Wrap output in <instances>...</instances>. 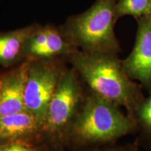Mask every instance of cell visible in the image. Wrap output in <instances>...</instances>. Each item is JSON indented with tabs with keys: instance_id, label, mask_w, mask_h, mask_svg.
<instances>
[{
	"instance_id": "13",
	"label": "cell",
	"mask_w": 151,
	"mask_h": 151,
	"mask_svg": "<svg viewBox=\"0 0 151 151\" xmlns=\"http://www.w3.org/2000/svg\"><path fill=\"white\" fill-rule=\"evenodd\" d=\"M55 148L43 141L18 140L3 143L0 151H52Z\"/></svg>"
},
{
	"instance_id": "17",
	"label": "cell",
	"mask_w": 151,
	"mask_h": 151,
	"mask_svg": "<svg viewBox=\"0 0 151 151\" xmlns=\"http://www.w3.org/2000/svg\"></svg>"
},
{
	"instance_id": "8",
	"label": "cell",
	"mask_w": 151,
	"mask_h": 151,
	"mask_svg": "<svg viewBox=\"0 0 151 151\" xmlns=\"http://www.w3.org/2000/svg\"><path fill=\"white\" fill-rule=\"evenodd\" d=\"M18 140L43 141L42 124L27 111L0 116V141Z\"/></svg>"
},
{
	"instance_id": "1",
	"label": "cell",
	"mask_w": 151,
	"mask_h": 151,
	"mask_svg": "<svg viewBox=\"0 0 151 151\" xmlns=\"http://www.w3.org/2000/svg\"><path fill=\"white\" fill-rule=\"evenodd\" d=\"M90 91L123 107L134 119L145 97L143 87L126 73L117 54L78 50L66 58Z\"/></svg>"
},
{
	"instance_id": "6",
	"label": "cell",
	"mask_w": 151,
	"mask_h": 151,
	"mask_svg": "<svg viewBox=\"0 0 151 151\" xmlns=\"http://www.w3.org/2000/svg\"><path fill=\"white\" fill-rule=\"evenodd\" d=\"M130 78L148 90L151 88V16L140 18L133 50L122 60Z\"/></svg>"
},
{
	"instance_id": "11",
	"label": "cell",
	"mask_w": 151,
	"mask_h": 151,
	"mask_svg": "<svg viewBox=\"0 0 151 151\" xmlns=\"http://www.w3.org/2000/svg\"><path fill=\"white\" fill-rule=\"evenodd\" d=\"M116 12L118 18L129 15L135 17L151 16V0H118Z\"/></svg>"
},
{
	"instance_id": "12",
	"label": "cell",
	"mask_w": 151,
	"mask_h": 151,
	"mask_svg": "<svg viewBox=\"0 0 151 151\" xmlns=\"http://www.w3.org/2000/svg\"><path fill=\"white\" fill-rule=\"evenodd\" d=\"M136 109L134 120L137 122L138 130H141L143 137L151 143V88Z\"/></svg>"
},
{
	"instance_id": "4",
	"label": "cell",
	"mask_w": 151,
	"mask_h": 151,
	"mask_svg": "<svg viewBox=\"0 0 151 151\" xmlns=\"http://www.w3.org/2000/svg\"><path fill=\"white\" fill-rule=\"evenodd\" d=\"M80 76L73 67L65 69L47 109L42 127L43 141L63 147L68 130L83 104L84 94Z\"/></svg>"
},
{
	"instance_id": "5",
	"label": "cell",
	"mask_w": 151,
	"mask_h": 151,
	"mask_svg": "<svg viewBox=\"0 0 151 151\" xmlns=\"http://www.w3.org/2000/svg\"><path fill=\"white\" fill-rule=\"evenodd\" d=\"M29 60L24 106L43 127L50 100L65 68L59 59Z\"/></svg>"
},
{
	"instance_id": "10",
	"label": "cell",
	"mask_w": 151,
	"mask_h": 151,
	"mask_svg": "<svg viewBox=\"0 0 151 151\" xmlns=\"http://www.w3.org/2000/svg\"><path fill=\"white\" fill-rule=\"evenodd\" d=\"M46 27V43L27 60H53L67 58L78 50L64 35L60 27H57L51 24H47Z\"/></svg>"
},
{
	"instance_id": "2",
	"label": "cell",
	"mask_w": 151,
	"mask_h": 151,
	"mask_svg": "<svg viewBox=\"0 0 151 151\" xmlns=\"http://www.w3.org/2000/svg\"><path fill=\"white\" fill-rule=\"evenodd\" d=\"M120 108L89 90L62 146L76 149L109 144L135 133L137 122Z\"/></svg>"
},
{
	"instance_id": "16",
	"label": "cell",
	"mask_w": 151,
	"mask_h": 151,
	"mask_svg": "<svg viewBox=\"0 0 151 151\" xmlns=\"http://www.w3.org/2000/svg\"><path fill=\"white\" fill-rule=\"evenodd\" d=\"M2 143H2V142H1V141H0V146H1V144H2Z\"/></svg>"
},
{
	"instance_id": "7",
	"label": "cell",
	"mask_w": 151,
	"mask_h": 151,
	"mask_svg": "<svg viewBox=\"0 0 151 151\" xmlns=\"http://www.w3.org/2000/svg\"><path fill=\"white\" fill-rule=\"evenodd\" d=\"M29 60L0 76V116L26 111L24 90Z\"/></svg>"
},
{
	"instance_id": "15",
	"label": "cell",
	"mask_w": 151,
	"mask_h": 151,
	"mask_svg": "<svg viewBox=\"0 0 151 151\" xmlns=\"http://www.w3.org/2000/svg\"><path fill=\"white\" fill-rule=\"evenodd\" d=\"M52 151H64V150L62 147H57V148H54Z\"/></svg>"
},
{
	"instance_id": "9",
	"label": "cell",
	"mask_w": 151,
	"mask_h": 151,
	"mask_svg": "<svg viewBox=\"0 0 151 151\" xmlns=\"http://www.w3.org/2000/svg\"><path fill=\"white\" fill-rule=\"evenodd\" d=\"M37 26V24H33L0 33V65L9 67L26 60L24 55L26 43Z\"/></svg>"
},
{
	"instance_id": "14",
	"label": "cell",
	"mask_w": 151,
	"mask_h": 151,
	"mask_svg": "<svg viewBox=\"0 0 151 151\" xmlns=\"http://www.w3.org/2000/svg\"><path fill=\"white\" fill-rule=\"evenodd\" d=\"M72 151H140V149L138 142L125 144H117L116 143H113L100 146L72 149Z\"/></svg>"
},
{
	"instance_id": "3",
	"label": "cell",
	"mask_w": 151,
	"mask_h": 151,
	"mask_svg": "<svg viewBox=\"0 0 151 151\" xmlns=\"http://www.w3.org/2000/svg\"><path fill=\"white\" fill-rule=\"evenodd\" d=\"M118 0H97L86 11L69 17L60 27L79 50L118 54L120 44L114 32Z\"/></svg>"
}]
</instances>
